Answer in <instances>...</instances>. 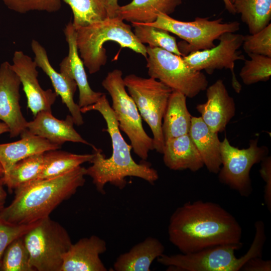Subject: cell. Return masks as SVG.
<instances>
[{"mask_svg": "<svg viewBox=\"0 0 271 271\" xmlns=\"http://www.w3.org/2000/svg\"><path fill=\"white\" fill-rule=\"evenodd\" d=\"M242 228L216 203L196 200L178 207L169 219L170 241L182 253L227 244H242Z\"/></svg>", "mask_w": 271, "mask_h": 271, "instance_id": "cell-1", "label": "cell"}, {"mask_svg": "<svg viewBox=\"0 0 271 271\" xmlns=\"http://www.w3.org/2000/svg\"><path fill=\"white\" fill-rule=\"evenodd\" d=\"M91 110L99 112L106 123L105 130L111 141L112 152L106 158L101 150L94 146L92 165L86 168V175L90 176L97 191L104 194V187L109 183L119 189L126 185V178L134 177L154 184L159 179L157 171L150 163H136L131 155L132 147L127 144L121 134L113 111L106 95L103 93L95 103L80 108L81 113Z\"/></svg>", "mask_w": 271, "mask_h": 271, "instance_id": "cell-2", "label": "cell"}, {"mask_svg": "<svg viewBox=\"0 0 271 271\" xmlns=\"http://www.w3.org/2000/svg\"><path fill=\"white\" fill-rule=\"evenodd\" d=\"M85 175L86 168L80 166L60 176L23 185L15 190L14 200L0 211V217L16 224H29L48 217L84 185Z\"/></svg>", "mask_w": 271, "mask_h": 271, "instance_id": "cell-3", "label": "cell"}, {"mask_svg": "<svg viewBox=\"0 0 271 271\" xmlns=\"http://www.w3.org/2000/svg\"><path fill=\"white\" fill-rule=\"evenodd\" d=\"M255 235L249 249L240 257L235 251L242 244L216 245L189 253L167 255L165 253L157 259L159 263L168 266L172 271H238L249 259L262 256L266 236L265 226L261 220L254 224Z\"/></svg>", "mask_w": 271, "mask_h": 271, "instance_id": "cell-4", "label": "cell"}, {"mask_svg": "<svg viewBox=\"0 0 271 271\" xmlns=\"http://www.w3.org/2000/svg\"><path fill=\"white\" fill-rule=\"evenodd\" d=\"M118 16L86 27L75 29L78 52L91 74L95 73L107 61L106 41H112L147 58L146 47L137 39L131 26Z\"/></svg>", "mask_w": 271, "mask_h": 271, "instance_id": "cell-5", "label": "cell"}, {"mask_svg": "<svg viewBox=\"0 0 271 271\" xmlns=\"http://www.w3.org/2000/svg\"><path fill=\"white\" fill-rule=\"evenodd\" d=\"M101 84L111 98V107L119 129L128 137L133 152L146 161L150 151L154 150V140L145 131L136 104L126 91L122 71L109 72Z\"/></svg>", "mask_w": 271, "mask_h": 271, "instance_id": "cell-6", "label": "cell"}, {"mask_svg": "<svg viewBox=\"0 0 271 271\" xmlns=\"http://www.w3.org/2000/svg\"><path fill=\"white\" fill-rule=\"evenodd\" d=\"M146 49L147 67L150 77L189 98L195 97L208 86L204 74L190 68L183 57L160 48L148 46Z\"/></svg>", "mask_w": 271, "mask_h": 271, "instance_id": "cell-7", "label": "cell"}, {"mask_svg": "<svg viewBox=\"0 0 271 271\" xmlns=\"http://www.w3.org/2000/svg\"><path fill=\"white\" fill-rule=\"evenodd\" d=\"M35 270L61 271L63 257L72 244L66 229L50 217L44 218L23 236Z\"/></svg>", "mask_w": 271, "mask_h": 271, "instance_id": "cell-8", "label": "cell"}, {"mask_svg": "<svg viewBox=\"0 0 271 271\" xmlns=\"http://www.w3.org/2000/svg\"><path fill=\"white\" fill-rule=\"evenodd\" d=\"M123 81L142 118L152 132L154 150L162 154L165 144L162 130V121L173 90L152 77L143 78L131 74L126 75Z\"/></svg>", "mask_w": 271, "mask_h": 271, "instance_id": "cell-9", "label": "cell"}, {"mask_svg": "<svg viewBox=\"0 0 271 271\" xmlns=\"http://www.w3.org/2000/svg\"><path fill=\"white\" fill-rule=\"evenodd\" d=\"M145 24L164 29L175 34L185 41L182 48L185 56L191 52L211 48L214 41L223 33H235L240 29L237 21L223 23L222 19L210 20L208 18L196 17L190 22L179 21L169 15L159 14L155 21Z\"/></svg>", "mask_w": 271, "mask_h": 271, "instance_id": "cell-10", "label": "cell"}, {"mask_svg": "<svg viewBox=\"0 0 271 271\" xmlns=\"http://www.w3.org/2000/svg\"><path fill=\"white\" fill-rule=\"evenodd\" d=\"M258 138L251 140L247 149L231 146L225 137L220 143L221 166L218 173L220 182L243 197L252 193L250 171L255 164L261 162L268 153L265 146H258Z\"/></svg>", "mask_w": 271, "mask_h": 271, "instance_id": "cell-11", "label": "cell"}, {"mask_svg": "<svg viewBox=\"0 0 271 271\" xmlns=\"http://www.w3.org/2000/svg\"><path fill=\"white\" fill-rule=\"evenodd\" d=\"M244 35L232 32L222 34L218 39L219 43L214 47L191 52L183 56L185 63L196 71L204 70L209 74L215 70L229 69L232 74V86L239 93L241 85L235 72V62L244 60L245 58L238 49L242 46Z\"/></svg>", "mask_w": 271, "mask_h": 271, "instance_id": "cell-12", "label": "cell"}, {"mask_svg": "<svg viewBox=\"0 0 271 271\" xmlns=\"http://www.w3.org/2000/svg\"><path fill=\"white\" fill-rule=\"evenodd\" d=\"M20 79L8 61L0 66V120L9 128L11 138L26 130L28 121L20 105Z\"/></svg>", "mask_w": 271, "mask_h": 271, "instance_id": "cell-13", "label": "cell"}, {"mask_svg": "<svg viewBox=\"0 0 271 271\" xmlns=\"http://www.w3.org/2000/svg\"><path fill=\"white\" fill-rule=\"evenodd\" d=\"M11 67L20 79L27 97V107L34 116L41 111H51L57 95L51 89L45 90L41 87L34 60L23 51H16Z\"/></svg>", "mask_w": 271, "mask_h": 271, "instance_id": "cell-14", "label": "cell"}, {"mask_svg": "<svg viewBox=\"0 0 271 271\" xmlns=\"http://www.w3.org/2000/svg\"><path fill=\"white\" fill-rule=\"evenodd\" d=\"M207 100L198 104L196 110L205 124L213 131L225 130L235 114L234 99L229 95L222 79H218L206 89Z\"/></svg>", "mask_w": 271, "mask_h": 271, "instance_id": "cell-15", "label": "cell"}, {"mask_svg": "<svg viewBox=\"0 0 271 271\" xmlns=\"http://www.w3.org/2000/svg\"><path fill=\"white\" fill-rule=\"evenodd\" d=\"M68 45V54L60 64V72L68 74L76 82L79 90L78 104L80 108L96 103L103 93L96 92L90 87L84 63L80 57L76 41V32L72 22L66 26L64 30Z\"/></svg>", "mask_w": 271, "mask_h": 271, "instance_id": "cell-16", "label": "cell"}, {"mask_svg": "<svg viewBox=\"0 0 271 271\" xmlns=\"http://www.w3.org/2000/svg\"><path fill=\"white\" fill-rule=\"evenodd\" d=\"M32 50L35 55L34 61L50 79L55 92L60 96L62 102L68 108L74 124L81 125L84 123L80 107L74 100V95L77 85L75 81L67 74L57 72L51 65L46 50L36 40L31 42Z\"/></svg>", "mask_w": 271, "mask_h": 271, "instance_id": "cell-17", "label": "cell"}, {"mask_svg": "<svg viewBox=\"0 0 271 271\" xmlns=\"http://www.w3.org/2000/svg\"><path fill=\"white\" fill-rule=\"evenodd\" d=\"M106 249V242L96 235L82 238L64 254L61 271H107L100 258Z\"/></svg>", "mask_w": 271, "mask_h": 271, "instance_id": "cell-18", "label": "cell"}, {"mask_svg": "<svg viewBox=\"0 0 271 271\" xmlns=\"http://www.w3.org/2000/svg\"><path fill=\"white\" fill-rule=\"evenodd\" d=\"M74 124L71 115L60 120L54 117L51 111L43 110L38 112L33 120L28 121L27 128L32 133L54 144L61 146L66 142H72L93 147L75 129Z\"/></svg>", "mask_w": 271, "mask_h": 271, "instance_id": "cell-19", "label": "cell"}, {"mask_svg": "<svg viewBox=\"0 0 271 271\" xmlns=\"http://www.w3.org/2000/svg\"><path fill=\"white\" fill-rule=\"evenodd\" d=\"M19 141L0 144V163L6 176L12 167L19 161L30 156L61 148L47 140L35 135L28 129L22 132ZM3 176V177H4Z\"/></svg>", "mask_w": 271, "mask_h": 271, "instance_id": "cell-20", "label": "cell"}, {"mask_svg": "<svg viewBox=\"0 0 271 271\" xmlns=\"http://www.w3.org/2000/svg\"><path fill=\"white\" fill-rule=\"evenodd\" d=\"M162 154L165 166L172 170H189L194 172L204 166L189 133L166 141Z\"/></svg>", "mask_w": 271, "mask_h": 271, "instance_id": "cell-21", "label": "cell"}, {"mask_svg": "<svg viewBox=\"0 0 271 271\" xmlns=\"http://www.w3.org/2000/svg\"><path fill=\"white\" fill-rule=\"evenodd\" d=\"M165 246L157 238L149 236L120 254L113 265L115 271H150L153 262L164 253Z\"/></svg>", "mask_w": 271, "mask_h": 271, "instance_id": "cell-22", "label": "cell"}, {"mask_svg": "<svg viewBox=\"0 0 271 271\" xmlns=\"http://www.w3.org/2000/svg\"><path fill=\"white\" fill-rule=\"evenodd\" d=\"M189 134L210 172L217 174L221 166L220 143L218 133L212 131L201 117H192Z\"/></svg>", "mask_w": 271, "mask_h": 271, "instance_id": "cell-23", "label": "cell"}, {"mask_svg": "<svg viewBox=\"0 0 271 271\" xmlns=\"http://www.w3.org/2000/svg\"><path fill=\"white\" fill-rule=\"evenodd\" d=\"M182 3V0H132L119 6L118 16L131 23H151L160 13L170 16Z\"/></svg>", "mask_w": 271, "mask_h": 271, "instance_id": "cell-24", "label": "cell"}, {"mask_svg": "<svg viewBox=\"0 0 271 271\" xmlns=\"http://www.w3.org/2000/svg\"><path fill=\"white\" fill-rule=\"evenodd\" d=\"M186 98L177 91L170 94L162 125L165 142L189 132L192 116L188 110Z\"/></svg>", "mask_w": 271, "mask_h": 271, "instance_id": "cell-25", "label": "cell"}, {"mask_svg": "<svg viewBox=\"0 0 271 271\" xmlns=\"http://www.w3.org/2000/svg\"><path fill=\"white\" fill-rule=\"evenodd\" d=\"M93 157V153L79 155L57 150L47 151L44 154L42 169L35 180L60 176L84 163L90 162Z\"/></svg>", "mask_w": 271, "mask_h": 271, "instance_id": "cell-26", "label": "cell"}, {"mask_svg": "<svg viewBox=\"0 0 271 271\" xmlns=\"http://www.w3.org/2000/svg\"><path fill=\"white\" fill-rule=\"evenodd\" d=\"M232 4L250 34L260 31L270 23L271 0H234Z\"/></svg>", "mask_w": 271, "mask_h": 271, "instance_id": "cell-27", "label": "cell"}, {"mask_svg": "<svg viewBox=\"0 0 271 271\" xmlns=\"http://www.w3.org/2000/svg\"><path fill=\"white\" fill-rule=\"evenodd\" d=\"M44 154H35L19 161L6 176L3 177L4 185L9 191L37 178L43 166Z\"/></svg>", "mask_w": 271, "mask_h": 271, "instance_id": "cell-28", "label": "cell"}, {"mask_svg": "<svg viewBox=\"0 0 271 271\" xmlns=\"http://www.w3.org/2000/svg\"><path fill=\"white\" fill-rule=\"evenodd\" d=\"M71 8L75 29L88 26L108 18L106 0H63Z\"/></svg>", "mask_w": 271, "mask_h": 271, "instance_id": "cell-29", "label": "cell"}, {"mask_svg": "<svg viewBox=\"0 0 271 271\" xmlns=\"http://www.w3.org/2000/svg\"><path fill=\"white\" fill-rule=\"evenodd\" d=\"M131 26L134 34L142 44H148L150 47L160 48L183 57L176 38L169 32L142 23H131Z\"/></svg>", "mask_w": 271, "mask_h": 271, "instance_id": "cell-30", "label": "cell"}, {"mask_svg": "<svg viewBox=\"0 0 271 271\" xmlns=\"http://www.w3.org/2000/svg\"><path fill=\"white\" fill-rule=\"evenodd\" d=\"M1 270L35 271L30 265L23 236L14 239L7 247L1 259Z\"/></svg>", "mask_w": 271, "mask_h": 271, "instance_id": "cell-31", "label": "cell"}, {"mask_svg": "<svg viewBox=\"0 0 271 271\" xmlns=\"http://www.w3.org/2000/svg\"><path fill=\"white\" fill-rule=\"evenodd\" d=\"M249 60H244L239 76L243 84L252 85L259 82H266L271 76V57L249 54Z\"/></svg>", "mask_w": 271, "mask_h": 271, "instance_id": "cell-32", "label": "cell"}, {"mask_svg": "<svg viewBox=\"0 0 271 271\" xmlns=\"http://www.w3.org/2000/svg\"><path fill=\"white\" fill-rule=\"evenodd\" d=\"M242 46L247 54L271 57V24L254 34L244 36Z\"/></svg>", "mask_w": 271, "mask_h": 271, "instance_id": "cell-33", "label": "cell"}, {"mask_svg": "<svg viewBox=\"0 0 271 271\" xmlns=\"http://www.w3.org/2000/svg\"><path fill=\"white\" fill-rule=\"evenodd\" d=\"M10 10L20 14L37 11L54 13L61 7V0H3Z\"/></svg>", "mask_w": 271, "mask_h": 271, "instance_id": "cell-34", "label": "cell"}, {"mask_svg": "<svg viewBox=\"0 0 271 271\" xmlns=\"http://www.w3.org/2000/svg\"><path fill=\"white\" fill-rule=\"evenodd\" d=\"M40 221L29 224H16L7 222L0 217V260L7 247L12 241L23 236Z\"/></svg>", "mask_w": 271, "mask_h": 271, "instance_id": "cell-35", "label": "cell"}, {"mask_svg": "<svg viewBox=\"0 0 271 271\" xmlns=\"http://www.w3.org/2000/svg\"><path fill=\"white\" fill-rule=\"evenodd\" d=\"M260 176L265 182L264 188V201L269 211H271V157L266 156L261 162L259 170Z\"/></svg>", "mask_w": 271, "mask_h": 271, "instance_id": "cell-36", "label": "cell"}, {"mask_svg": "<svg viewBox=\"0 0 271 271\" xmlns=\"http://www.w3.org/2000/svg\"><path fill=\"white\" fill-rule=\"evenodd\" d=\"M243 271H270L271 260H264L261 256L249 259L240 269Z\"/></svg>", "mask_w": 271, "mask_h": 271, "instance_id": "cell-37", "label": "cell"}, {"mask_svg": "<svg viewBox=\"0 0 271 271\" xmlns=\"http://www.w3.org/2000/svg\"><path fill=\"white\" fill-rule=\"evenodd\" d=\"M107 14L108 18H114L118 16V11L119 6L118 0H106Z\"/></svg>", "mask_w": 271, "mask_h": 271, "instance_id": "cell-38", "label": "cell"}, {"mask_svg": "<svg viewBox=\"0 0 271 271\" xmlns=\"http://www.w3.org/2000/svg\"><path fill=\"white\" fill-rule=\"evenodd\" d=\"M4 181L3 177L0 176V211L5 207V204L7 198V193L4 188Z\"/></svg>", "mask_w": 271, "mask_h": 271, "instance_id": "cell-39", "label": "cell"}, {"mask_svg": "<svg viewBox=\"0 0 271 271\" xmlns=\"http://www.w3.org/2000/svg\"><path fill=\"white\" fill-rule=\"evenodd\" d=\"M227 11L232 15L236 14L233 4L230 0H222Z\"/></svg>", "mask_w": 271, "mask_h": 271, "instance_id": "cell-40", "label": "cell"}, {"mask_svg": "<svg viewBox=\"0 0 271 271\" xmlns=\"http://www.w3.org/2000/svg\"><path fill=\"white\" fill-rule=\"evenodd\" d=\"M9 132L8 126L4 122H0V134Z\"/></svg>", "mask_w": 271, "mask_h": 271, "instance_id": "cell-41", "label": "cell"}, {"mask_svg": "<svg viewBox=\"0 0 271 271\" xmlns=\"http://www.w3.org/2000/svg\"><path fill=\"white\" fill-rule=\"evenodd\" d=\"M4 175V171L2 164L0 163V176L3 177Z\"/></svg>", "mask_w": 271, "mask_h": 271, "instance_id": "cell-42", "label": "cell"}, {"mask_svg": "<svg viewBox=\"0 0 271 271\" xmlns=\"http://www.w3.org/2000/svg\"><path fill=\"white\" fill-rule=\"evenodd\" d=\"M230 1L232 4H233V2L234 1V0H230Z\"/></svg>", "mask_w": 271, "mask_h": 271, "instance_id": "cell-43", "label": "cell"}, {"mask_svg": "<svg viewBox=\"0 0 271 271\" xmlns=\"http://www.w3.org/2000/svg\"><path fill=\"white\" fill-rule=\"evenodd\" d=\"M1 260H0V270H1Z\"/></svg>", "mask_w": 271, "mask_h": 271, "instance_id": "cell-44", "label": "cell"}]
</instances>
